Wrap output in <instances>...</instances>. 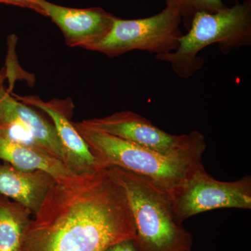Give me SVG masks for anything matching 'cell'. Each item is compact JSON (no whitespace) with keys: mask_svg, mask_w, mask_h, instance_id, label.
Here are the masks:
<instances>
[{"mask_svg":"<svg viewBox=\"0 0 251 251\" xmlns=\"http://www.w3.org/2000/svg\"><path fill=\"white\" fill-rule=\"evenodd\" d=\"M125 188L134 220L138 251H187L193 236L176 219L170 193L152 180L111 167Z\"/></svg>","mask_w":251,"mask_h":251,"instance_id":"obj_3","label":"cell"},{"mask_svg":"<svg viewBox=\"0 0 251 251\" xmlns=\"http://www.w3.org/2000/svg\"><path fill=\"white\" fill-rule=\"evenodd\" d=\"M165 2L166 7L171 8L179 14L181 22L187 30L198 13H215L226 6L223 0H165Z\"/></svg>","mask_w":251,"mask_h":251,"instance_id":"obj_14","label":"cell"},{"mask_svg":"<svg viewBox=\"0 0 251 251\" xmlns=\"http://www.w3.org/2000/svg\"><path fill=\"white\" fill-rule=\"evenodd\" d=\"M169 193L176 219L182 225L191 216L214 209H251L250 175L234 181H219L204 166Z\"/></svg>","mask_w":251,"mask_h":251,"instance_id":"obj_6","label":"cell"},{"mask_svg":"<svg viewBox=\"0 0 251 251\" xmlns=\"http://www.w3.org/2000/svg\"><path fill=\"white\" fill-rule=\"evenodd\" d=\"M104 251H138L135 239H127L110 246Z\"/></svg>","mask_w":251,"mask_h":251,"instance_id":"obj_16","label":"cell"},{"mask_svg":"<svg viewBox=\"0 0 251 251\" xmlns=\"http://www.w3.org/2000/svg\"><path fill=\"white\" fill-rule=\"evenodd\" d=\"M0 96L6 106L41 148L69 167L67 154L52 123L48 121L29 105L15 98L4 86L0 89Z\"/></svg>","mask_w":251,"mask_h":251,"instance_id":"obj_11","label":"cell"},{"mask_svg":"<svg viewBox=\"0 0 251 251\" xmlns=\"http://www.w3.org/2000/svg\"><path fill=\"white\" fill-rule=\"evenodd\" d=\"M192 251L191 250V251Z\"/></svg>","mask_w":251,"mask_h":251,"instance_id":"obj_18","label":"cell"},{"mask_svg":"<svg viewBox=\"0 0 251 251\" xmlns=\"http://www.w3.org/2000/svg\"><path fill=\"white\" fill-rule=\"evenodd\" d=\"M0 161L23 171H40L54 179L76 173L64 162L40 149L0 138Z\"/></svg>","mask_w":251,"mask_h":251,"instance_id":"obj_12","label":"cell"},{"mask_svg":"<svg viewBox=\"0 0 251 251\" xmlns=\"http://www.w3.org/2000/svg\"><path fill=\"white\" fill-rule=\"evenodd\" d=\"M215 44L225 54L250 45L251 1H237L234 6H226L215 13H198L187 34L180 38L176 50L156 55V59L171 64L178 76L188 78L204 64V59L198 57V53Z\"/></svg>","mask_w":251,"mask_h":251,"instance_id":"obj_4","label":"cell"},{"mask_svg":"<svg viewBox=\"0 0 251 251\" xmlns=\"http://www.w3.org/2000/svg\"><path fill=\"white\" fill-rule=\"evenodd\" d=\"M74 126L100 166L116 167L142 175L168 192L203 166L206 149L164 155L92 128L83 122H75Z\"/></svg>","mask_w":251,"mask_h":251,"instance_id":"obj_2","label":"cell"},{"mask_svg":"<svg viewBox=\"0 0 251 251\" xmlns=\"http://www.w3.org/2000/svg\"><path fill=\"white\" fill-rule=\"evenodd\" d=\"M0 4L13 5L19 7L27 8L45 16V12L36 0H0Z\"/></svg>","mask_w":251,"mask_h":251,"instance_id":"obj_15","label":"cell"},{"mask_svg":"<svg viewBox=\"0 0 251 251\" xmlns=\"http://www.w3.org/2000/svg\"><path fill=\"white\" fill-rule=\"evenodd\" d=\"M13 95L20 101L36 107L49 115L67 154L69 166L73 171L82 173L92 171L100 166L72 121L74 105L71 99H52L44 101L35 96Z\"/></svg>","mask_w":251,"mask_h":251,"instance_id":"obj_9","label":"cell"},{"mask_svg":"<svg viewBox=\"0 0 251 251\" xmlns=\"http://www.w3.org/2000/svg\"><path fill=\"white\" fill-rule=\"evenodd\" d=\"M86 125L102 130L164 155H175L198 149H206L202 133L175 135L167 133L152 122L132 111L115 112L102 118L82 121Z\"/></svg>","mask_w":251,"mask_h":251,"instance_id":"obj_7","label":"cell"},{"mask_svg":"<svg viewBox=\"0 0 251 251\" xmlns=\"http://www.w3.org/2000/svg\"><path fill=\"white\" fill-rule=\"evenodd\" d=\"M136 237L126 192L110 168L55 179L32 216L22 251H104Z\"/></svg>","mask_w":251,"mask_h":251,"instance_id":"obj_1","label":"cell"},{"mask_svg":"<svg viewBox=\"0 0 251 251\" xmlns=\"http://www.w3.org/2000/svg\"><path fill=\"white\" fill-rule=\"evenodd\" d=\"M179 14L166 7L150 17L123 20L116 18L106 36L90 50L114 57L133 50L161 55L174 52L183 34Z\"/></svg>","mask_w":251,"mask_h":251,"instance_id":"obj_5","label":"cell"},{"mask_svg":"<svg viewBox=\"0 0 251 251\" xmlns=\"http://www.w3.org/2000/svg\"><path fill=\"white\" fill-rule=\"evenodd\" d=\"M64 34L69 47L90 50L108 34L116 16L99 7L75 9L36 0Z\"/></svg>","mask_w":251,"mask_h":251,"instance_id":"obj_8","label":"cell"},{"mask_svg":"<svg viewBox=\"0 0 251 251\" xmlns=\"http://www.w3.org/2000/svg\"><path fill=\"white\" fill-rule=\"evenodd\" d=\"M54 181L45 172L23 171L8 163H0V194L27 208L33 215Z\"/></svg>","mask_w":251,"mask_h":251,"instance_id":"obj_10","label":"cell"},{"mask_svg":"<svg viewBox=\"0 0 251 251\" xmlns=\"http://www.w3.org/2000/svg\"><path fill=\"white\" fill-rule=\"evenodd\" d=\"M32 216L27 208L0 194V251H22Z\"/></svg>","mask_w":251,"mask_h":251,"instance_id":"obj_13","label":"cell"},{"mask_svg":"<svg viewBox=\"0 0 251 251\" xmlns=\"http://www.w3.org/2000/svg\"><path fill=\"white\" fill-rule=\"evenodd\" d=\"M7 74V71H5L4 69L0 72V89L3 86V82H4V79L6 78Z\"/></svg>","mask_w":251,"mask_h":251,"instance_id":"obj_17","label":"cell"}]
</instances>
